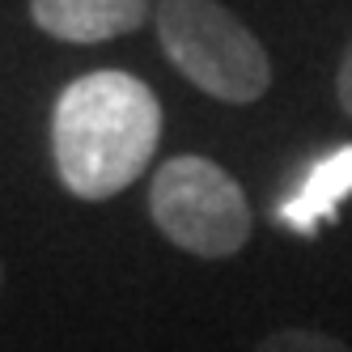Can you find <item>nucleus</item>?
I'll list each match as a JSON object with an SVG mask.
<instances>
[{
  "mask_svg": "<svg viewBox=\"0 0 352 352\" xmlns=\"http://www.w3.org/2000/svg\"><path fill=\"white\" fill-rule=\"evenodd\" d=\"M30 17L60 43H107L140 26L148 0H30Z\"/></svg>",
  "mask_w": 352,
  "mask_h": 352,
  "instance_id": "obj_4",
  "label": "nucleus"
},
{
  "mask_svg": "<svg viewBox=\"0 0 352 352\" xmlns=\"http://www.w3.org/2000/svg\"><path fill=\"white\" fill-rule=\"evenodd\" d=\"M157 38L170 64L217 102L246 107L272 85L263 43L217 0H162Z\"/></svg>",
  "mask_w": 352,
  "mask_h": 352,
  "instance_id": "obj_2",
  "label": "nucleus"
},
{
  "mask_svg": "<svg viewBox=\"0 0 352 352\" xmlns=\"http://www.w3.org/2000/svg\"><path fill=\"white\" fill-rule=\"evenodd\" d=\"M352 195V144L331 148L327 157L314 162V170L297 183V191L280 204V217L293 234H314L322 221H331L340 212V204Z\"/></svg>",
  "mask_w": 352,
  "mask_h": 352,
  "instance_id": "obj_5",
  "label": "nucleus"
},
{
  "mask_svg": "<svg viewBox=\"0 0 352 352\" xmlns=\"http://www.w3.org/2000/svg\"><path fill=\"white\" fill-rule=\"evenodd\" d=\"M336 94H340V107H344V115L352 119V47H348L344 64H340V77H336Z\"/></svg>",
  "mask_w": 352,
  "mask_h": 352,
  "instance_id": "obj_7",
  "label": "nucleus"
},
{
  "mask_svg": "<svg viewBox=\"0 0 352 352\" xmlns=\"http://www.w3.org/2000/svg\"><path fill=\"white\" fill-rule=\"evenodd\" d=\"M148 212L166 242L199 259H230L250 242L255 217L234 174L208 157H170L148 187Z\"/></svg>",
  "mask_w": 352,
  "mask_h": 352,
  "instance_id": "obj_3",
  "label": "nucleus"
},
{
  "mask_svg": "<svg viewBox=\"0 0 352 352\" xmlns=\"http://www.w3.org/2000/svg\"><path fill=\"white\" fill-rule=\"evenodd\" d=\"M255 352H352L340 336L327 331H310V327H285V331H272L255 344Z\"/></svg>",
  "mask_w": 352,
  "mask_h": 352,
  "instance_id": "obj_6",
  "label": "nucleus"
},
{
  "mask_svg": "<svg viewBox=\"0 0 352 352\" xmlns=\"http://www.w3.org/2000/svg\"><path fill=\"white\" fill-rule=\"evenodd\" d=\"M162 140V102L119 68L85 72L60 89L52 111V157L77 199H111L132 187Z\"/></svg>",
  "mask_w": 352,
  "mask_h": 352,
  "instance_id": "obj_1",
  "label": "nucleus"
},
{
  "mask_svg": "<svg viewBox=\"0 0 352 352\" xmlns=\"http://www.w3.org/2000/svg\"><path fill=\"white\" fill-rule=\"evenodd\" d=\"M0 289H5V267H0Z\"/></svg>",
  "mask_w": 352,
  "mask_h": 352,
  "instance_id": "obj_8",
  "label": "nucleus"
}]
</instances>
